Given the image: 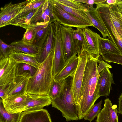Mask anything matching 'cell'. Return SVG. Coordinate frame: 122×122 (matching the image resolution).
<instances>
[{
	"mask_svg": "<svg viewBox=\"0 0 122 122\" xmlns=\"http://www.w3.org/2000/svg\"><path fill=\"white\" fill-rule=\"evenodd\" d=\"M86 10L84 11L90 19L94 27L100 31L103 38H106L107 37H109L108 33L99 12L93 6L90 7L86 5Z\"/></svg>",
	"mask_w": 122,
	"mask_h": 122,
	"instance_id": "18",
	"label": "cell"
},
{
	"mask_svg": "<svg viewBox=\"0 0 122 122\" xmlns=\"http://www.w3.org/2000/svg\"><path fill=\"white\" fill-rule=\"evenodd\" d=\"M102 59L108 63H113L122 65V55L112 53L101 56Z\"/></svg>",
	"mask_w": 122,
	"mask_h": 122,
	"instance_id": "36",
	"label": "cell"
},
{
	"mask_svg": "<svg viewBox=\"0 0 122 122\" xmlns=\"http://www.w3.org/2000/svg\"><path fill=\"white\" fill-rule=\"evenodd\" d=\"M90 55H88L81 91V99L78 110L79 119L86 116L100 97L98 94V80L100 72L97 69L98 63L101 61Z\"/></svg>",
	"mask_w": 122,
	"mask_h": 122,
	"instance_id": "1",
	"label": "cell"
},
{
	"mask_svg": "<svg viewBox=\"0 0 122 122\" xmlns=\"http://www.w3.org/2000/svg\"><path fill=\"white\" fill-rule=\"evenodd\" d=\"M109 11L110 18L113 24L117 31L122 38V29L120 23L116 18L110 8V7Z\"/></svg>",
	"mask_w": 122,
	"mask_h": 122,
	"instance_id": "39",
	"label": "cell"
},
{
	"mask_svg": "<svg viewBox=\"0 0 122 122\" xmlns=\"http://www.w3.org/2000/svg\"><path fill=\"white\" fill-rule=\"evenodd\" d=\"M21 113L8 112L4 107L2 100L0 101V122H19Z\"/></svg>",
	"mask_w": 122,
	"mask_h": 122,
	"instance_id": "27",
	"label": "cell"
},
{
	"mask_svg": "<svg viewBox=\"0 0 122 122\" xmlns=\"http://www.w3.org/2000/svg\"><path fill=\"white\" fill-rule=\"evenodd\" d=\"M79 58L75 55L69 59L61 71L53 78L56 81L63 80L73 74L78 65Z\"/></svg>",
	"mask_w": 122,
	"mask_h": 122,
	"instance_id": "20",
	"label": "cell"
},
{
	"mask_svg": "<svg viewBox=\"0 0 122 122\" xmlns=\"http://www.w3.org/2000/svg\"><path fill=\"white\" fill-rule=\"evenodd\" d=\"M74 76V73L64 79L60 95L55 98L51 99L52 107L61 111L67 122L79 119L73 91Z\"/></svg>",
	"mask_w": 122,
	"mask_h": 122,
	"instance_id": "3",
	"label": "cell"
},
{
	"mask_svg": "<svg viewBox=\"0 0 122 122\" xmlns=\"http://www.w3.org/2000/svg\"><path fill=\"white\" fill-rule=\"evenodd\" d=\"M56 30L54 23H50L46 39L41 46L38 50L37 59L40 63L45 60L54 48Z\"/></svg>",
	"mask_w": 122,
	"mask_h": 122,
	"instance_id": "10",
	"label": "cell"
},
{
	"mask_svg": "<svg viewBox=\"0 0 122 122\" xmlns=\"http://www.w3.org/2000/svg\"><path fill=\"white\" fill-rule=\"evenodd\" d=\"M37 69L27 64L22 63H17L16 76H22L29 80L35 74Z\"/></svg>",
	"mask_w": 122,
	"mask_h": 122,
	"instance_id": "24",
	"label": "cell"
},
{
	"mask_svg": "<svg viewBox=\"0 0 122 122\" xmlns=\"http://www.w3.org/2000/svg\"><path fill=\"white\" fill-rule=\"evenodd\" d=\"M110 7L116 18L122 24V0H119L116 4Z\"/></svg>",
	"mask_w": 122,
	"mask_h": 122,
	"instance_id": "37",
	"label": "cell"
},
{
	"mask_svg": "<svg viewBox=\"0 0 122 122\" xmlns=\"http://www.w3.org/2000/svg\"><path fill=\"white\" fill-rule=\"evenodd\" d=\"M28 81V79L25 77L16 76L7 86L5 90L6 97L26 93Z\"/></svg>",
	"mask_w": 122,
	"mask_h": 122,
	"instance_id": "17",
	"label": "cell"
},
{
	"mask_svg": "<svg viewBox=\"0 0 122 122\" xmlns=\"http://www.w3.org/2000/svg\"><path fill=\"white\" fill-rule=\"evenodd\" d=\"M72 29L71 27L61 25V46L66 63L72 57L78 54L72 43Z\"/></svg>",
	"mask_w": 122,
	"mask_h": 122,
	"instance_id": "9",
	"label": "cell"
},
{
	"mask_svg": "<svg viewBox=\"0 0 122 122\" xmlns=\"http://www.w3.org/2000/svg\"><path fill=\"white\" fill-rule=\"evenodd\" d=\"M76 2L84 3L90 7L93 6V5H96L106 2L107 0H73Z\"/></svg>",
	"mask_w": 122,
	"mask_h": 122,
	"instance_id": "40",
	"label": "cell"
},
{
	"mask_svg": "<svg viewBox=\"0 0 122 122\" xmlns=\"http://www.w3.org/2000/svg\"><path fill=\"white\" fill-rule=\"evenodd\" d=\"M27 97L25 93L7 97L2 100L4 107L9 113H21L24 111Z\"/></svg>",
	"mask_w": 122,
	"mask_h": 122,
	"instance_id": "13",
	"label": "cell"
},
{
	"mask_svg": "<svg viewBox=\"0 0 122 122\" xmlns=\"http://www.w3.org/2000/svg\"><path fill=\"white\" fill-rule=\"evenodd\" d=\"M45 1V0H30L22 11L12 20L18 18L28 14L34 10L39 7Z\"/></svg>",
	"mask_w": 122,
	"mask_h": 122,
	"instance_id": "30",
	"label": "cell"
},
{
	"mask_svg": "<svg viewBox=\"0 0 122 122\" xmlns=\"http://www.w3.org/2000/svg\"><path fill=\"white\" fill-rule=\"evenodd\" d=\"M64 79L56 81L53 79L47 94L51 99L55 98L60 95L62 88Z\"/></svg>",
	"mask_w": 122,
	"mask_h": 122,
	"instance_id": "31",
	"label": "cell"
},
{
	"mask_svg": "<svg viewBox=\"0 0 122 122\" xmlns=\"http://www.w3.org/2000/svg\"><path fill=\"white\" fill-rule=\"evenodd\" d=\"M19 122H52L50 115L46 109L24 111L21 114Z\"/></svg>",
	"mask_w": 122,
	"mask_h": 122,
	"instance_id": "16",
	"label": "cell"
},
{
	"mask_svg": "<svg viewBox=\"0 0 122 122\" xmlns=\"http://www.w3.org/2000/svg\"><path fill=\"white\" fill-rule=\"evenodd\" d=\"M55 21L51 6L48 0H46L32 16L26 27L30 25L40 23L49 24Z\"/></svg>",
	"mask_w": 122,
	"mask_h": 122,
	"instance_id": "12",
	"label": "cell"
},
{
	"mask_svg": "<svg viewBox=\"0 0 122 122\" xmlns=\"http://www.w3.org/2000/svg\"><path fill=\"white\" fill-rule=\"evenodd\" d=\"M72 36L74 46L77 51L78 55L80 54L83 51V47L84 37L81 29L78 28L74 30L73 28Z\"/></svg>",
	"mask_w": 122,
	"mask_h": 122,
	"instance_id": "26",
	"label": "cell"
},
{
	"mask_svg": "<svg viewBox=\"0 0 122 122\" xmlns=\"http://www.w3.org/2000/svg\"><path fill=\"white\" fill-rule=\"evenodd\" d=\"M99 46L100 55L101 56L109 53L121 55L117 47L108 38H105L100 36L99 39Z\"/></svg>",
	"mask_w": 122,
	"mask_h": 122,
	"instance_id": "21",
	"label": "cell"
},
{
	"mask_svg": "<svg viewBox=\"0 0 122 122\" xmlns=\"http://www.w3.org/2000/svg\"><path fill=\"white\" fill-rule=\"evenodd\" d=\"M112 30L114 37L115 45L120 52L121 55H122V38L117 31L113 23L112 25Z\"/></svg>",
	"mask_w": 122,
	"mask_h": 122,
	"instance_id": "38",
	"label": "cell"
},
{
	"mask_svg": "<svg viewBox=\"0 0 122 122\" xmlns=\"http://www.w3.org/2000/svg\"><path fill=\"white\" fill-rule=\"evenodd\" d=\"M119 1V0H107L106 2L107 5H111L116 4Z\"/></svg>",
	"mask_w": 122,
	"mask_h": 122,
	"instance_id": "43",
	"label": "cell"
},
{
	"mask_svg": "<svg viewBox=\"0 0 122 122\" xmlns=\"http://www.w3.org/2000/svg\"><path fill=\"white\" fill-rule=\"evenodd\" d=\"M117 106L113 105L107 98L104 100L103 108L97 116L96 122H119Z\"/></svg>",
	"mask_w": 122,
	"mask_h": 122,
	"instance_id": "14",
	"label": "cell"
},
{
	"mask_svg": "<svg viewBox=\"0 0 122 122\" xmlns=\"http://www.w3.org/2000/svg\"><path fill=\"white\" fill-rule=\"evenodd\" d=\"M41 23H39L28 25L26 29V30L21 39L23 43L28 45H33L37 29Z\"/></svg>",
	"mask_w": 122,
	"mask_h": 122,
	"instance_id": "29",
	"label": "cell"
},
{
	"mask_svg": "<svg viewBox=\"0 0 122 122\" xmlns=\"http://www.w3.org/2000/svg\"><path fill=\"white\" fill-rule=\"evenodd\" d=\"M26 93L27 97L24 111L41 110L45 106L51 104V99L47 95H40Z\"/></svg>",
	"mask_w": 122,
	"mask_h": 122,
	"instance_id": "11",
	"label": "cell"
},
{
	"mask_svg": "<svg viewBox=\"0 0 122 122\" xmlns=\"http://www.w3.org/2000/svg\"><path fill=\"white\" fill-rule=\"evenodd\" d=\"M54 23L56 25V30L52 66V75L53 78L63 69L66 64L61 46V25L57 21H55Z\"/></svg>",
	"mask_w": 122,
	"mask_h": 122,
	"instance_id": "6",
	"label": "cell"
},
{
	"mask_svg": "<svg viewBox=\"0 0 122 122\" xmlns=\"http://www.w3.org/2000/svg\"><path fill=\"white\" fill-rule=\"evenodd\" d=\"M102 102L101 100L94 104L84 118L85 120H88L91 122L97 116L101 111Z\"/></svg>",
	"mask_w": 122,
	"mask_h": 122,
	"instance_id": "33",
	"label": "cell"
},
{
	"mask_svg": "<svg viewBox=\"0 0 122 122\" xmlns=\"http://www.w3.org/2000/svg\"><path fill=\"white\" fill-rule=\"evenodd\" d=\"M8 57L17 63L27 64L37 68L40 65L37 59V55L29 54L13 51L11 52Z\"/></svg>",
	"mask_w": 122,
	"mask_h": 122,
	"instance_id": "19",
	"label": "cell"
},
{
	"mask_svg": "<svg viewBox=\"0 0 122 122\" xmlns=\"http://www.w3.org/2000/svg\"><path fill=\"white\" fill-rule=\"evenodd\" d=\"M7 85L0 86V99L3 100L6 97V95L5 90Z\"/></svg>",
	"mask_w": 122,
	"mask_h": 122,
	"instance_id": "41",
	"label": "cell"
},
{
	"mask_svg": "<svg viewBox=\"0 0 122 122\" xmlns=\"http://www.w3.org/2000/svg\"><path fill=\"white\" fill-rule=\"evenodd\" d=\"M39 8L34 10L25 16L15 19L12 20L9 23L8 25H12L19 26L25 29L30 20Z\"/></svg>",
	"mask_w": 122,
	"mask_h": 122,
	"instance_id": "32",
	"label": "cell"
},
{
	"mask_svg": "<svg viewBox=\"0 0 122 122\" xmlns=\"http://www.w3.org/2000/svg\"><path fill=\"white\" fill-rule=\"evenodd\" d=\"M107 67L99 73L98 80V94L100 97H107L110 94L112 84H114L112 74Z\"/></svg>",
	"mask_w": 122,
	"mask_h": 122,
	"instance_id": "15",
	"label": "cell"
},
{
	"mask_svg": "<svg viewBox=\"0 0 122 122\" xmlns=\"http://www.w3.org/2000/svg\"><path fill=\"white\" fill-rule=\"evenodd\" d=\"M65 5L74 9L85 11L86 10V5L77 2L73 0H57Z\"/></svg>",
	"mask_w": 122,
	"mask_h": 122,
	"instance_id": "35",
	"label": "cell"
},
{
	"mask_svg": "<svg viewBox=\"0 0 122 122\" xmlns=\"http://www.w3.org/2000/svg\"><path fill=\"white\" fill-rule=\"evenodd\" d=\"M81 29L84 37L83 50L96 58H99V39L100 35L87 27Z\"/></svg>",
	"mask_w": 122,
	"mask_h": 122,
	"instance_id": "7",
	"label": "cell"
},
{
	"mask_svg": "<svg viewBox=\"0 0 122 122\" xmlns=\"http://www.w3.org/2000/svg\"><path fill=\"white\" fill-rule=\"evenodd\" d=\"M14 47L8 45L0 39V59L8 57L11 52L14 50Z\"/></svg>",
	"mask_w": 122,
	"mask_h": 122,
	"instance_id": "34",
	"label": "cell"
},
{
	"mask_svg": "<svg viewBox=\"0 0 122 122\" xmlns=\"http://www.w3.org/2000/svg\"><path fill=\"white\" fill-rule=\"evenodd\" d=\"M17 64L9 57L0 60V86L8 85L15 79Z\"/></svg>",
	"mask_w": 122,
	"mask_h": 122,
	"instance_id": "8",
	"label": "cell"
},
{
	"mask_svg": "<svg viewBox=\"0 0 122 122\" xmlns=\"http://www.w3.org/2000/svg\"><path fill=\"white\" fill-rule=\"evenodd\" d=\"M88 53L83 51L78 55L79 61L77 68L74 73L73 91L76 104L78 110L81 101V91L85 66Z\"/></svg>",
	"mask_w": 122,
	"mask_h": 122,
	"instance_id": "5",
	"label": "cell"
},
{
	"mask_svg": "<svg viewBox=\"0 0 122 122\" xmlns=\"http://www.w3.org/2000/svg\"><path fill=\"white\" fill-rule=\"evenodd\" d=\"M49 2L51 6L55 21L58 22L61 25L76 28L83 29L89 26L94 27L64 10L56 4L54 0H49Z\"/></svg>",
	"mask_w": 122,
	"mask_h": 122,
	"instance_id": "4",
	"label": "cell"
},
{
	"mask_svg": "<svg viewBox=\"0 0 122 122\" xmlns=\"http://www.w3.org/2000/svg\"><path fill=\"white\" fill-rule=\"evenodd\" d=\"M117 109L118 113L122 115V93L119 98L118 107Z\"/></svg>",
	"mask_w": 122,
	"mask_h": 122,
	"instance_id": "42",
	"label": "cell"
},
{
	"mask_svg": "<svg viewBox=\"0 0 122 122\" xmlns=\"http://www.w3.org/2000/svg\"><path fill=\"white\" fill-rule=\"evenodd\" d=\"M54 0L56 4L65 11L94 26L89 19L83 11L70 7L58 2L57 0Z\"/></svg>",
	"mask_w": 122,
	"mask_h": 122,
	"instance_id": "25",
	"label": "cell"
},
{
	"mask_svg": "<svg viewBox=\"0 0 122 122\" xmlns=\"http://www.w3.org/2000/svg\"><path fill=\"white\" fill-rule=\"evenodd\" d=\"M49 24H41L37 29L33 45L38 50L41 46L46 39L48 32Z\"/></svg>",
	"mask_w": 122,
	"mask_h": 122,
	"instance_id": "23",
	"label": "cell"
},
{
	"mask_svg": "<svg viewBox=\"0 0 122 122\" xmlns=\"http://www.w3.org/2000/svg\"><path fill=\"white\" fill-rule=\"evenodd\" d=\"M29 2L28 0L15 4L12 2L5 5L0 8V23L20 8L25 5Z\"/></svg>",
	"mask_w": 122,
	"mask_h": 122,
	"instance_id": "22",
	"label": "cell"
},
{
	"mask_svg": "<svg viewBox=\"0 0 122 122\" xmlns=\"http://www.w3.org/2000/svg\"><path fill=\"white\" fill-rule=\"evenodd\" d=\"M54 48L45 60L40 63L35 74L28 80L26 93L40 95H47L53 79L52 66Z\"/></svg>",
	"mask_w": 122,
	"mask_h": 122,
	"instance_id": "2",
	"label": "cell"
},
{
	"mask_svg": "<svg viewBox=\"0 0 122 122\" xmlns=\"http://www.w3.org/2000/svg\"><path fill=\"white\" fill-rule=\"evenodd\" d=\"M10 45L14 46V51L32 55H37L38 53V50L35 46L33 45H28L25 44L21 40L14 41Z\"/></svg>",
	"mask_w": 122,
	"mask_h": 122,
	"instance_id": "28",
	"label": "cell"
},
{
	"mask_svg": "<svg viewBox=\"0 0 122 122\" xmlns=\"http://www.w3.org/2000/svg\"><path fill=\"white\" fill-rule=\"evenodd\" d=\"M121 24V26L122 28V24Z\"/></svg>",
	"mask_w": 122,
	"mask_h": 122,
	"instance_id": "44",
	"label": "cell"
}]
</instances>
